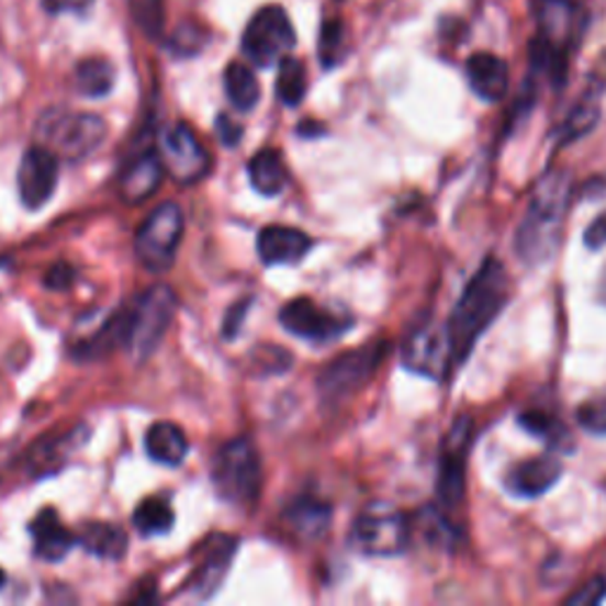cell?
Listing matches in <instances>:
<instances>
[{"label": "cell", "mask_w": 606, "mask_h": 606, "mask_svg": "<svg viewBox=\"0 0 606 606\" xmlns=\"http://www.w3.org/2000/svg\"><path fill=\"white\" fill-rule=\"evenodd\" d=\"M173 509L166 497H147L133 512V526L141 536H164L173 528Z\"/></svg>", "instance_id": "cell-29"}, {"label": "cell", "mask_w": 606, "mask_h": 606, "mask_svg": "<svg viewBox=\"0 0 606 606\" xmlns=\"http://www.w3.org/2000/svg\"><path fill=\"white\" fill-rule=\"evenodd\" d=\"M575 417H579V424L587 434L606 436V393L593 401H585Z\"/></svg>", "instance_id": "cell-33"}, {"label": "cell", "mask_w": 606, "mask_h": 606, "mask_svg": "<svg viewBox=\"0 0 606 606\" xmlns=\"http://www.w3.org/2000/svg\"><path fill=\"white\" fill-rule=\"evenodd\" d=\"M569 202L571 176L562 169L545 171L530 192L526 216L514 237L519 259L526 266H542L557 254L569 216Z\"/></svg>", "instance_id": "cell-2"}, {"label": "cell", "mask_w": 606, "mask_h": 606, "mask_svg": "<svg viewBox=\"0 0 606 606\" xmlns=\"http://www.w3.org/2000/svg\"><path fill=\"white\" fill-rule=\"evenodd\" d=\"M386 351L389 346L384 341H374L339 356L335 362H329L321 379H317V389H321L323 399L341 401L354 396L356 391H360L370 382L377 368L382 366Z\"/></svg>", "instance_id": "cell-9"}, {"label": "cell", "mask_w": 606, "mask_h": 606, "mask_svg": "<svg viewBox=\"0 0 606 606\" xmlns=\"http://www.w3.org/2000/svg\"><path fill=\"white\" fill-rule=\"evenodd\" d=\"M467 81L481 100L497 102L509 88V69L497 55L476 53L467 59Z\"/></svg>", "instance_id": "cell-19"}, {"label": "cell", "mask_w": 606, "mask_h": 606, "mask_svg": "<svg viewBox=\"0 0 606 606\" xmlns=\"http://www.w3.org/2000/svg\"><path fill=\"white\" fill-rule=\"evenodd\" d=\"M3 585H5V573L0 571V587H3Z\"/></svg>", "instance_id": "cell-42"}, {"label": "cell", "mask_w": 606, "mask_h": 606, "mask_svg": "<svg viewBox=\"0 0 606 606\" xmlns=\"http://www.w3.org/2000/svg\"><path fill=\"white\" fill-rule=\"evenodd\" d=\"M249 180L256 192L266 197L280 194L287 183H290V173H287L284 159L278 149H263L259 155L249 159Z\"/></svg>", "instance_id": "cell-24"}, {"label": "cell", "mask_w": 606, "mask_h": 606, "mask_svg": "<svg viewBox=\"0 0 606 606\" xmlns=\"http://www.w3.org/2000/svg\"><path fill=\"white\" fill-rule=\"evenodd\" d=\"M161 161L178 183H197L209 173L211 157L190 126L176 124L161 135Z\"/></svg>", "instance_id": "cell-12"}, {"label": "cell", "mask_w": 606, "mask_h": 606, "mask_svg": "<svg viewBox=\"0 0 606 606\" xmlns=\"http://www.w3.org/2000/svg\"><path fill=\"white\" fill-rule=\"evenodd\" d=\"M166 166L161 161V155L157 152H143V155L128 164V169L121 178V197L131 204H141L147 197L157 192Z\"/></svg>", "instance_id": "cell-20"}, {"label": "cell", "mask_w": 606, "mask_h": 606, "mask_svg": "<svg viewBox=\"0 0 606 606\" xmlns=\"http://www.w3.org/2000/svg\"><path fill=\"white\" fill-rule=\"evenodd\" d=\"M306 88H308V79H306V67L299 57L294 55H284L278 63V98L282 100V104L287 108H299L306 98Z\"/></svg>", "instance_id": "cell-28"}, {"label": "cell", "mask_w": 606, "mask_h": 606, "mask_svg": "<svg viewBox=\"0 0 606 606\" xmlns=\"http://www.w3.org/2000/svg\"><path fill=\"white\" fill-rule=\"evenodd\" d=\"M145 450L149 460H155L166 467H178L186 462L188 454V436L183 429L171 422H159L149 427L145 434Z\"/></svg>", "instance_id": "cell-22"}, {"label": "cell", "mask_w": 606, "mask_h": 606, "mask_svg": "<svg viewBox=\"0 0 606 606\" xmlns=\"http://www.w3.org/2000/svg\"><path fill=\"white\" fill-rule=\"evenodd\" d=\"M354 548L370 557H396L411 542V524L384 503H374L358 514L351 528Z\"/></svg>", "instance_id": "cell-6"}, {"label": "cell", "mask_w": 606, "mask_h": 606, "mask_svg": "<svg viewBox=\"0 0 606 606\" xmlns=\"http://www.w3.org/2000/svg\"><path fill=\"white\" fill-rule=\"evenodd\" d=\"M29 534L34 540V554L43 562H59L76 545V536L59 521L55 509H41L36 519L29 524Z\"/></svg>", "instance_id": "cell-18"}, {"label": "cell", "mask_w": 606, "mask_h": 606, "mask_svg": "<svg viewBox=\"0 0 606 606\" xmlns=\"http://www.w3.org/2000/svg\"><path fill=\"white\" fill-rule=\"evenodd\" d=\"M280 323L290 335L306 339L311 344H327L341 337L344 332L354 325L351 317H344L317 306L315 301L306 296L287 303L280 311Z\"/></svg>", "instance_id": "cell-13"}, {"label": "cell", "mask_w": 606, "mask_h": 606, "mask_svg": "<svg viewBox=\"0 0 606 606\" xmlns=\"http://www.w3.org/2000/svg\"><path fill=\"white\" fill-rule=\"evenodd\" d=\"M247 311H249V303L247 301L235 303V306L231 308V313H227V317H225V327H223V335L225 337H235L237 335V332L242 329V321H245Z\"/></svg>", "instance_id": "cell-38"}, {"label": "cell", "mask_w": 606, "mask_h": 606, "mask_svg": "<svg viewBox=\"0 0 606 606\" xmlns=\"http://www.w3.org/2000/svg\"><path fill=\"white\" fill-rule=\"evenodd\" d=\"M294 45V26L280 5H268L256 12L245 29V36H242V50L261 69L278 65L284 55H290Z\"/></svg>", "instance_id": "cell-8"}, {"label": "cell", "mask_w": 606, "mask_h": 606, "mask_svg": "<svg viewBox=\"0 0 606 606\" xmlns=\"http://www.w3.org/2000/svg\"><path fill=\"white\" fill-rule=\"evenodd\" d=\"M604 597H606V581L602 579V575H597V579H593L590 583H585L583 587L575 590L573 595H569L566 604H583V606H590V604H599Z\"/></svg>", "instance_id": "cell-36"}, {"label": "cell", "mask_w": 606, "mask_h": 606, "mask_svg": "<svg viewBox=\"0 0 606 606\" xmlns=\"http://www.w3.org/2000/svg\"><path fill=\"white\" fill-rule=\"evenodd\" d=\"M346 55V29L341 20H327L321 32V63L325 69L337 67Z\"/></svg>", "instance_id": "cell-32"}, {"label": "cell", "mask_w": 606, "mask_h": 606, "mask_svg": "<svg viewBox=\"0 0 606 606\" xmlns=\"http://www.w3.org/2000/svg\"><path fill=\"white\" fill-rule=\"evenodd\" d=\"M114 79H116L114 67L102 57L83 59L74 74L76 88H79V93L86 98H104L112 90Z\"/></svg>", "instance_id": "cell-27"}, {"label": "cell", "mask_w": 606, "mask_h": 606, "mask_svg": "<svg viewBox=\"0 0 606 606\" xmlns=\"http://www.w3.org/2000/svg\"><path fill=\"white\" fill-rule=\"evenodd\" d=\"M202 29L197 26H178V32L171 38V48L178 55H192L202 50Z\"/></svg>", "instance_id": "cell-35"}, {"label": "cell", "mask_w": 606, "mask_h": 606, "mask_svg": "<svg viewBox=\"0 0 606 606\" xmlns=\"http://www.w3.org/2000/svg\"><path fill=\"white\" fill-rule=\"evenodd\" d=\"M597 121H599V100L595 96H585L571 110V114L566 116L562 128H559L562 143H573V141L583 138V135H587L590 131L595 128Z\"/></svg>", "instance_id": "cell-30"}, {"label": "cell", "mask_w": 606, "mask_h": 606, "mask_svg": "<svg viewBox=\"0 0 606 606\" xmlns=\"http://www.w3.org/2000/svg\"><path fill=\"white\" fill-rule=\"evenodd\" d=\"M306 233L287 225H268L259 233V256L266 266H296L311 251Z\"/></svg>", "instance_id": "cell-17"}, {"label": "cell", "mask_w": 606, "mask_h": 606, "mask_svg": "<svg viewBox=\"0 0 606 606\" xmlns=\"http://www.w3.org/2000/svg\"><path fill=\"white\" fill-rule=\"evenodd\" d=\"M216 493L231 505H251L261 491V458L249 438L223 444L211 462Z\"/></svg>", "instance_id": "cell-3"}, {"label": "cell", "mask_w": 606, "mask_h": 606, "mask_svg": "<svg viewBox=\"0 0 606 606\" xmlns=\"http://www.w3.org/2000/svg\"><path fill=\"white\" fill-rule=\"evenodd\" d=\"M38 145L48 147L59 159L81 161L108 138V124L88 112H48L38 124Z\"/></svg>", "instance_id": "cell-4"}, {"label": "cell", "mask_w": 606, "mask_h": 606, "mask_svg": "<svg viewBox=\"0 0 606 606\" xmlns=\"http://www.w3.org/2000/svg\"><path fill=\"white\" fill-rule=\"evenodd\" d=\"M562 474H564L562 460L552 452H545V454H538V458L514 464L507 472L505 483L509 493L514 495L540 497L542 493H548L559 479H562Z\"/></svg>", "instance_id": "cell-16"}, {"label": "cell", "mask_w": 606, "mask_h": 606, "mask_svg": "<svg viewBox=\"0 0 606 606\" xmlns=\"http://www.w3.org/2000/svg\"><path fill=\"white\" fill-rule=\"evenodd\" d=\"M233 554H235V540L227 536H218L214 540V548H209L204 562L197 566V571L192 575L190 590L197 597L204 599V597L216 593V587L221 585L223 575L227 573V566H231V562H233Z\"/></svg>", "instance_id": "cell-21"}, {"label": "cell", "mask_w": 606, "mask_h": 606, "mask_svg": "<svg viewBox=\"0 0 606 606\" xmlns=\"http://www.w3.org/2000/svg\"><path fill=\"white\" fill-rule=\"evenodd\" d=\"M538 36L550 48L569 57L585 32V12L573 0H538L536 3Z\"/></svg>", "instance_id": "cell-14"}, {"label": "cell", "mask_w": 606, "mask_h": 606, "mask_svg": "<svg viewBox=\"0 0 606 606\" xmlns=\"http://www.w3.org/2000/svg\"><path fill=\"white\" fill-rule=\"evenodd\" d=\"M585 245L595 251L606 245V214L590 223V227L585 231Z\"/></svg>", "instance_id": "cell-39"}, {"label": "cell", "mask_w": 606, "mask_h": 606, "mask_svg": "<svg viewBox=\"0 0 606 606\" xmlns=\"http://www.w3.org/2000/svg\"><path fill=\"white\" fill-rule=\"evenodd\" d=\"M403 366L422 377L444 379L450 374V335L448 325L424 321L413 327L403 341Z\"/></svg>", "instance_id": "cell-10"}, {"label": "cell", "mask_w": 606, "mask_h": 606, "mask_svg": "<svg viewBox=\"0 0 606 606\" xmlns=\"http://www.w3.org/2000/svg\"><path fill=\"white\" fill-rule=\"evenodd\" d=\"M48 12H81L93 5V0H43Z\"/></svg>", "instance_id": "cell-41"}, {"label": "cell", "mask_w": 606, "mask_h": 606, "mask_svg": "<svg viewBox=\"0 0 606 606\" xmlns=\"http://www.w3.org/2000/svg\"><path fill=\"white\" fill-rule=\"evenodd\" d=\"M474 441V422L472 417H460L452 424L444 448L441 462H438V500L452 509L462 503L464 497V472H467V454Z\"/></svg>", "instance_id": "cell-11"}, {"label": "cell", "mask_w": 606, "mask_h": 606, "mask_svg": "<svg viewBox=\"0 0 606 606\" xmlns=\"http://www.w3.org/2000/svg\"><path fill=\"white\" fill-rule=\"evenodd\" d=\"M176 294L166 284H157L147 290L138 303H133L128 313V348L138 356L147 358L169 329L176 313Z\"/></svg>", "instance_id": "cell-7"}, {"label": "cell", "mask_w": 606, "mask_h": 606, "mask_svg": "<svg viewBox=\"0 0 606 606\" xmlns=\"http://www.w3.org/2000/svg\"><path fill=\"white\" fill-rule=\"evenodd\" d=\"M602 299L606 301V276H604V294H602Z\"/></svg>", "instance_id": "cell-43"}, {"label": "cell", "mask_w": 606, "mask_h": 606, "mask_svg": "<svg viewBox=\"0 0 606 606\" xmlns=\"http://www.w3.org/2000/svg\"><path fill=\"white\" fill-rule=\"evenodd\" d=\"M76 542L90 554L100 559H121L126 554L128 538L126 530H121L116 524L108 521H88L76 534Z\"/></svg>", "instance_id": "cell-23"}, {"label": "cell", "mask_w": 606, "mask_h": 606, "mask_svg": "<svg viewBox=\"0 0 606 606\" xmlns=\"http://www.w3.org/2000/svg\"><path fill=\"white\" fill-rule=\"evenodd\" d=\"M225 96L237 112H251L261 100V86L256 74L242 63H231L223 76Z\"/></svg>", "instance_id": "cell-26"}, {"label": "cell", "mask_w": 606, "mask_h": 606, "mask_svg": "<svg viewBox=\"0 0 606 606\" xmlns=\"http://www.w3.org/2000/svg\"><path fill=\"white\" fill-rule=\"evenodd\" d=\"M519 424L526 431H530L534 436H540V438H548V441H557L559 436H566L552 415L540 413V411L521 413Z\"/></svg>", "instance_id": "cell-34"}, {"label": "cell", "mask_w": 606, "mask_h": 606, "mask_svg": "<svg viewBox=\"0 0 606 606\" xmlns=\"http://www.w3.org/2000/svg\"><path fill=\"white\" fill-rule=\"evenodd\" d=\"M59 178V157L43 145H34L24 152L18 171L20 200L29 211H38L55 194Z\"/></svg>", "instance_id": "cell-15"}, {"label": "cell", "mask_w": 606, "mask_h": 606, "mask_svg": "<svg viewBox=\"0 0 606 606\" xmlns=\"http://www.w3.org/2000/svg\"><path fill=\"white\" fill-rule=\"evenodd\" d=\"M509 301V278L505 266L497 259H486L469 280L460 301L454 303L448 335H450V372L464 366L474 351L479 337L486 332L495 317L503 313Z\"/></svg>", "instance_id": "cell-1"}, {"label": "cell", "mask_w": 606, "mask_h": 606, "mask_svg": "<svg viewBox=\"0 0 606 606\" xmlns=\"http://www.w3.org/2000/svg\"><path fill=\"white\" fill-rule=\"evenodd\" d=\"M71 280H74V268L59 263L48 272V278H45V287H50V290H65V287L71 284Z\"/></svg>", "instance_id": "cell-40"}, {"label": "cell", "mask_w": 606, "mask_h": 606, "mask_svg": "<svg viewBox=\"0 0 606 606\" xmlns=\"http://www.w3.org/2000/svg\"><path fill=\"white\" fill-rule=\"evenodd\" d=\"M128 5L141 32L152 41H159L164 36V24H166L164 0H128Z\"/></svg>", "instance_id": "cell-31"}, {"label": "cell", "mask_w": 606, "mask_h": 606, "mask_svg": "<svg viewBox=\"0 0 606 606\" xmlns=\"http://www.w3.org/2000/svg\"><path fill=\"white\" fill-rule=\"evenodd\" d=\"M284 517H287V521H290L296 536L306 538V540H315L327 530L329 519H332V509H329V505L321 503V500H315V497H299L290 507H287Z\"/></svg>", "instance_id": "cell-25"}, {"label": "cell", "mask_w": 606, "mask_h": 606, "mask_svg": "<svg viewBox=\"0 0 606 606\" xmlns=\"http://www.w3.org/2000/svg\"><path fill=\"white\" fill-rule=\"evenodd\" d=\"M216 131H218V138L223 141V145L227 147H235L239 141H242V126L237 124L235 119H231L227 114H221L216 119Z\"/></svg>", "instance_id": "cell-37"}, {"label": "cell", "mask_w": 606, "mask_h": 606, "mask_svg": "<svg viewBox=\"0 0 606 606\" xmlns=\"http://www.w3.org/2000/svg\"><path fill=\"white\" fill-rule=\"evenodd\" d=\"M183 211L176 202H164L143 221L135 235V254L147 270L161 272L173 266L183 239Z\"/></svg>", "instance_id": "cell-5"}]
</instances>
